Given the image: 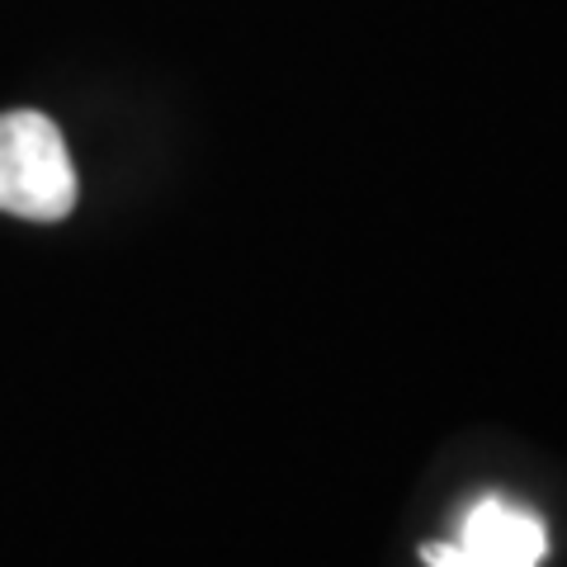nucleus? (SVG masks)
Masks as SVG:
<instances>
[{
	"label": "nucleus",
	"instance_id": "nucleus-2",
	"mask_svg": "<svg viewBox=\"0 0 567 567\" xmlns=\"http://www.w3.org/2000/svg\"><path fill=\"white\" fill-rule=\"evenodd\" d=\"M548 529L535 511L506 496H483L468 506L454 544H421L425 567H539Z\"/></svg>",
	"mask_w": 567,
	"mask_h": 567
},
{
	"label": "nucleus",
	"instance_id": "nucleus-1",
	"mask_svg": "<svg viewBox=\"0 0 567 567\" xmlns=\"http://www.w3.org/2000/svg\"><path fill=\"white\" fill-rule=\"evenodd\" d=\"M76 208V166L58 123L39 110L0 114V213L62 223Z\"/></svg>",
	"mask_w": 567,
	"mask_h": 567
}]
</instances>
